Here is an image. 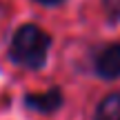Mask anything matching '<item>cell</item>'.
<instances>
[{
  "label": "cell",
  "mask_w": 120,
  "mask_h": 120,
  "mask_svg": "<svg viewBox=\"0 0 120 120\" xmlns=\"http://www.w3.org/2000/svg\"><path fill=\"white\" fill-rule=\"evenodd\" d=\"M51 47V38L47 31L36 25H22L13 34L9 56L16 64L27 69H42L47 62V51Z\"/></svg>",
  "instance_id": "cell-1"
},
{
  "label": "cell",
  "mask_w": 120,
  "mask_h": 120,
  "mask_svg": "<svg viewBox=\"0 0 120 120\" xmlns=\"http://www.w3.org/2000/svg\"><path fill=\"white\" fill-rule=\"evenodd\" d=\"M25 105H27V109L38 111V113H53L62 107V91L58 87H51L42 94H27Z\"/></svg>",
  "instance_id": "cell-2"
},
{
  "label": "cell",
  "mask_w": 120,
  "mask_h": 120,
  "mask_svg": "<svg viewBox=\"0 0 120 120\" xmlns=\"http://www.w3.org/2000/svg\"><path fill=\"white\" fill-rule=\"evenodd\" d=\"M96 73L100 78H120V42H113L109 47H105L102 51L96 56Z\"/></svg>",
  "instance_id": "cell-3"
},
{
  "label": "cell",
  "mask_w": 120,
  "mask_h": 120,
  "mask_svg": "<svg viewBox=\"0 0 120 120\" xmlns=\"http://www.w3.org/2000/svg\"><path fill=\"white\" fill-rule=\"evenodd\" d=\"M36 2H42V4H58V2H62V0H36Z\"/></svg>",
  "instance_id": "cell-6"
},
{
  "label": "cell",
  "mask_w": 120,
  "mask_h": 120,
  "mask_svg": "<svg viewBox=\"0 0 120 120\" xmlns=\"http://www.w3.org/2000/svg\"><path fill=\"white\" fill-rule=\"evenodd\" d=\"M105 9H107V13L111 18H116V20H120V0H102Z\"/></svg>",
  "instance_id": "cell-5"
},
{
  "label": "cell",
  "mask_w": 120,
  "mask_h": 120,
  "mask_svg": "<svg viewBox=\"0 0 120 120\" xmlns=\"http://www.w3.org/2000/svg\"><path fill=\"white\" fill-rule=\"evenodd\" d=\"M94 120H120V91L109 94L107 98L100 100V105L96 107Z\"/></svg>",
  "instance_id": "cell-4"
}]
</instances>
